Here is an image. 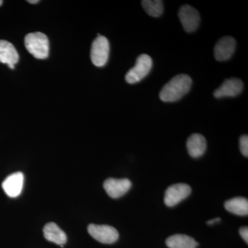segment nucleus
<instances>
[{"instance_id":"nucleus-1","label":"nucleus","mask_w":248,"mask_h":248,"mask_svg":"<svg viewBox=\"0 0 248 248\" xmlns=\"http://www.w3.org/2000/svg\"><path fill=\"white\" fill-rule=\"evenodd\" d=\"M192 81L186 74L177 75L170 80L159 93L162 102H175L190 91Z\"/></svg>"},{"instance_id":"nucleus-2","label":"nucleus","mask_w":248,"mask_h":248,"mask_svg":"<svg viewBox=\"0 0 248 248\" xmlns=\"http://www.w3.org/2000/svg\"><path fill=\"white\" fill-rule=\"evenodd\" d=\"M24 44L28 51L35 58L44 60L48 58L49 41L47 36L42 32L28 34L24 39Z\"/></svg>"},{"instance_id":"nucleus-3","label":"nucleus","mask_w":248,"mask_h":248,"mask_svg":"<svg viewBox=\"0 0 248 248\" xmlns=\"http://www.w3.org/2000/svg\"><path fill=\"white\" fill-rule=\"evenodd\" d=\"M153 68V60L146 54L140 55L137 59L135 66L129 70L125 76V81L128 84H133L140 82L146 78Z\"/></svg>"},{"instance_id":"nucleus-4","label":"nucleus","mask_w":248,"mask_h":248,"mask_svg":"<svg viewBox=\"0 0 248 248\" xmlns=\"http://www.w3.org/2000/svg\"><path fill=\"white\" fill-rule=\"evenodd\" d=\"M110 45L107 37L98 34V37L93 42L91 50V58L93 64L102 67L108 60Z\"/></svg>"},{"instance_id":"nucleus-5","label":"nucleus","mask_w":248,"mask_h":248,"mask_svg":"<svg viewBox=\"0 0 248 248\" xmlns=\"http://www.w3.org/2000/svg\"><path fill=\"white\" fill-rule=\"evenodd\" d=\"M88 231L93 239L102 244H112L119 239L117 230L108 225L90 224Z\"/></svg>"},{"instance_id":"nucleus-6","label":"nucleus","mask_w":248,"mask_h":248,"mask_svg":"<svg viewBox=\"0 0 248 248\" xmlns=\"http://www.w3.org/2000/svg\"><path fill=\"white\" fill-rule=\"evenodd\" d=\"M178 16L186 32H194L198 29L201 17L200 14L195 8L190 5H184L179 9Z\"/></svg>"},{"instance_id":"nucleus-7","label":"nucleus","mask_w":248,"mask_h":248,"mask_svg":"<svg viewBox=\"0 0 248 248\" xmlns=\"http://www.w3.org/2000/svg\"><path fill=\"white\" fill-rule=\"evenodd\" d=\"M191 190L190 186L186 184L170 186L165 192L164 203L168 207L175 206L190 195Z\"/></svg>"},{"instance_id":"nucleus-8","label":"nucleus","mask_w":248,"mask_h":248,"mask_svg":"<svg viewBox=\"0 0 248 248\" xmlns=\"http://www.w3.org/2000/svg\"><path fill=\"white\" fill-rule=\"evenodd\" d=\"M132 183L128 179H108L104 183V188L111 198L117 199L126 194L131 188Z\"/></svg>"},{"instance_id":"nucleus-9","label":"nucleus","mask_w":248,"mask_h":248,"mask_svg":"<svg viewBox=\"0 0 248 248\" xmlns=\"http://www.w3.org/2000/svg\"><path fill=\"white\" fill-rule=\"evenodd\" d=\"M236 48V41L231 36L222 37L215 45V58L217 61H226L232 57Z\"/></svg>"},{"instance_id":"nucleus-10","label":"nucleus","mask_w":248,"mask_h":248,"mask_svg":"<svg viewBox=\"0 0 248 248\" xmlns=\"http://www.w3.org/2000/svg\"><path fill=\"white\" fill-rule=\"evenodd\" d=\"M244 89V83L237 78L226 79L218 89L214 92L216 98L233 97L239 95Z\"/></svg>"},{"instance_id":"nucleus-11","label":"nucleus","mask_w":248,"mask_h":248,"mask_svg":"<svg viewBox=\"0 0 248 248\" xmlns=\"http://www.w3.org/2000/svg\"><path fill=\"white\" fill-rule=\"evenodd\" d=\"M24 179V174L22 172L11 174L2 183V188L5 193L13 198L18 197L22 192Z\"/></svg>"},{"instance_id":"nucleus-12","label":"nucleus","mask_w":248,"mask_h":248,"mask_svg":"<svg viewBox=\"0 0 248 248\" xmlns=\"http://www.w3.org/2000/svg\"><path fill=\"white\" fill-rule=\"evenodd\" d=\"M18 61L19 55L14 46L7 41L0 40V62L14 69Z\"/></svg>"},{"instance_id":"nucleus-13","label":"nucleus","mask_w":248,"mask_h":248,"mask_svg":"<svg viewBox=\"0 0 248 248\" xmlns=\"http://www.w3.org/2000/svg\"><path fill=\"white\" fill-rule=\"evenodd\" d=\"M187 151L192 157L199 158L205 153L207 148L206 140L200 134H193L187 139Z\"/></svg>"},{"instance_id":"nucleus-14","label":"nucleus","mask_w":248,"mask_h":248,"mask_svg":"<svg viewBox=\"0 0 248 248\" xmlns=\"http://www.w3.org/2000/svg\"><path fill=\"white\" fill-rule=\"evenodd\" d=\"M44 235L46 239L54 244L63 246L67 241L66 234L55 223H48L44 228Z\"/></svg>"},{"instance_id":"nucleus-15","label":"nucleus","mask_w":248,"mask_h":248,"mask_svg":"<svg viewBox=\"0 0 248 248\" xmlns=\"http://www.w3.org/2000/svg\"><path fill=\"white\" fill-rule=\"evenodd\" d=\"M225 208L227 211L239 215V216H248V201L244 197H238L226 201L224 203Z\"/></svg>"},{"instance_id":"nucleus-16","label":"nucleus","mask_w":248,"mask_h":248,"mask_svg":"<svg viewBox=\"0 0 248 248\" xmlns=\"http://www.w3.org/2000/svg\"><path fill=\"white\" fill-rule=\"evenodd\" d=\"M169 248H196L198 243L193 238L186 234H174L166 239Z\"/></svg>"},{"instance_id":"nucleus-17","label":"nucleus","mask_w":248,"mask_h":248,"mask_svg":"<svg viewBox=\"0 0 248 248\" xmlns=\"http://www.w3.org/2000/svg\"><path fill=\"white\" fill-rule=\"evenodd\" d=\"M141 5L147 14L152 17H159L164 12V4L160 0H143Z\"/></svg>"},{"instance_id":"nucleus-18","label":"nucleus","mask_w":248,"mask_h":248,"mask_svg":"<svg viewBox=\"0 0 248 248\" xmlns=\"http://www.w3.org/2000/svg\"><path fill=\"white\" fill-rule=\"evenodd\" d=\"M240 151L244 156H248V135H243L239 140Z\"/></svg>"},{"instance_id":"nucleus-19","label":"nucleus","mask_w":248,"mask_h":248,"mask_svg":"<svg viewBox=\"0 0 248 248\" xmlns=\"http://www.w3.org/2000/svg\"><path fill=\"white\" fill-rule=\"evenodd\" d=\"M239 234L241 235L243 239L246 241V244H248V228L247 226L242 227L239 229Z\"/></svg>"},{"instance_id":"nucleus-20","label":"nucleus","mask_w":248,"mask_h":248,"mask_svg":"<svg viewBox=\"0 0 248 248\" xmlns=\"http://www.w3.org/2000/svg\"><path fill=\"white\" fill-rule=\"evenodd\" d=\"M221 221V218H213V219L210 220V221H207V224L208 225H213L215 222H218Z\"/></svg>"},{"instance_id":"nucleus-21","label":"nucleus","mask_w":248,"mask_h":248,"mask_svg":"<svg viewBox=\"0 0 248 248\" xmlns=\"http://www.w3.org/2000/svg\"><path fill=\"white\" fill-rule=\"evenodd\" d=\"M28 2L30 3V4H37L39 2V1L38 0H29Z\"/></svg>"},{"instance_id":"nucleus-22","label":"nucleus","mask_w":248,"mask_h":248,"mask_svg":"<svg viewBox=\"0 0 248 248\" xmlns=\"http://www.w3.org/2000/svg\"><path fill=\"white\" fill-rule=\"evenodd\" d=\"M3 1H1V0H0V6H1V4H2Z\"/></svg>"}]
</instances>
